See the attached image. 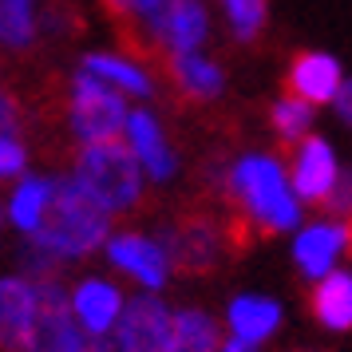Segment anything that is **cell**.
Instances as JSON below:
<instances>
[{"label":"cell","mask_w":352,"mask_h":352,"mask_svg":"<svg viewBox=\"0 0 352 352\" xmlns=\"http://www.w3.org/2000/svg\"><path fill=\"white\" fill-rule=\"evenodd\" d=\"M324 206L333 210L340 222H349L352 218V170H340V175H336V186H333V194H329Z\"/></svg>","instance_id":"484cf974"},{"label":"cell","mask_w":352,"mask_h":352,"mask_svg":"<svg viewBox=\"0 0 352 352\" xmlns=\"http://www.w3.org/2000/svg\"><path fill=\"white\" fill-rule=\"evenodd\" d=\"M72 305H76V320L87 333H99V336H107V329H115V320L123 313V297L107 281H83L76 289Z\"/></svg>","instance_id":"e0dca14e"},{"label":"cell","mask_w":352,"mask_h":352,"mask_svg":"<svg viewBox=\"0 0 352 352\" xmlns=\"http://www.w3.org/2000/svg\"><path fill=\"white\" fill-rule=\"evenodd\" d=\"M48 194H52V178H24L16 190H12V202H8V218L32 234L40 218H44V206H48Z\"/></svg>","instance_id":"7402d4cb"},{"label":"cell","mask_w":352,"mask_h":352,"mask_svg":"<svg viewBox=\"0 0 352 352\" xmlns=\"http://www.w3.org/2000/svg\"><path fill=\"white\" fill-rule=\"evenodd\" d=\"M309 309H313V317L324 329L349 333L352 329V273H324V277H317Z\"/></svg>","instance_id":"9a60e30c"},{"label":"cell","mask_w":352,"mask_h":352,"mask_svg":"<svg viewBox=\"0 0 352 352\" xmlns=\"http://www.w3.org/2000/svg\"><path fill=\"white\" fill-rule=\"evenodd\" d=\"M83 72H91L96 80L103 83H115V87H123V91H139V96H151V80H146V72H139L135 64L127 60H119V56H103V52H91V56H83Z\"/></svg>","instance_id":"44dd1931"},{"label":"cell","mask_w":352,"mask_h":352,"mask_svg":"<svg viewBox=\"0 0 352 352\" xmlns=\"http://www.w3.org/2000/svg\"><path fill=\"white\" fill-rule=\"evenodd\" d=\"M333 103H336V115H340V119H344V123L352 127V80L340 83V91H336Z\"/></svg>","instance_id":"83f0119b"},{"label":"cell","mask_w":352,"mask_h":352,"mask_svg":"<svg viewBox=\"0 0 352 352\" xmlns=\"http://www.w3.org/2000/svg\"><path fill=\"white\" fill-rule=\"evenodd\" d=\"M151 32H155L162 52H178V56L194 52L206 40V8H202V0H170L166 8L155 12Z\"/></svg>","instance_id":"30bf717a"},{"label":"cell","mask_w":352,"mask_h":352,"mask_svg":"<svg viewBox=\"0 0 352 352\" xmlns=\"http://www.w3.org/2000/svg\"><path fill=\"white\" fill-rule=\"evenodd\" d=\"M107 257H111L119 270H127L131 277H139L151 289H159L166 281V273H170V261L162 254V245L143 238V234H119V238H111Z\"/></svg>","instance_id":"4fadbf2b"},{"label":"cell","mask_w":352,"mask_h":352,"mask_svg":"<svg viewBox=\"0 0 352 352\" xmlns=\"http://www.w3.org/2000/svg\"><path fill=\"white\" fill-rule=\"evenodd\" d=\"M340 254H352V218L349 222H320L309 226L293 241V257L309 277H324L333 273V261Z\"/></svg>","instance_id":"8fae6325"},{"label":"cell","mask_w":352,"mask_h":352,"mask_svg":"<svg viewBox=\"0 0 352 352\" xmlns=\"http://www.w3.org/2000/svg\"><path fill=\"white\" fill-rule=\"evenodd\" d=\"M36 293H40V305H36L32 352H72L83 329L76 324V305L67 289L52 277V281H36Z\"/></svg>","instance_id":"52a82bcc"},{"label":"cell","mask_w":352,"mask_h":352,"mask_svg":"<svg viewBox=\"0 0 352 352\" xmlns=\"http://www.w3.org/2000/svg\"><path fill=\"white\" fill-rule=\"evenodd\" d=\"M162 0H131V12H143V16H151V12H159Z\"/></svg>","instance_id":"f1b7e54d"},{"label":"cell","mask_w":352,"mask_h":352,"mask_svg":"<svg viewBox=\"0 0 352 352\" xmlns=\"http://www.w3.org/2000/svg\"><path fill=\"white\" fill-rule=\"evenodd\" d=\"M336 175H340V166H336L329 143L317 139V135H305L301 151L293 159V190H297V198L309 202V206H324L336 186Z\"/></svg>","instance_id":"9c48e42d"},{"label":"cell","mask_w":352,"mask_h":352,"mask_svg":"<svg viewBox=\"0 0 352 352\" xmlns=\"http://www.w3.org/2000/svg\"><path fill=\"white\" fill-rule=\"evenodd\" d=\"M24 135V111L4 87H0V139H20Z\"/></svg>","instance_id":"d4e9b609"},{"label":"cell","mask_w":352,"mask_h":352,"mask_svg":"<svg viewBox=\"0 0 352 352\" xmlns=\"http://www.w3.org/2000/svg\"><path fill=\"white\" fill-rule=\"evenodd\" d=\"M131 111L123 107V99L115 96L103 80H96L91 72H80L72 80V103H67V123H72V135L87 143H107V139H119L123 127H127Z\"/></svg>","instance_id":"5b68a950"},{"label":"cell","mask_w":352,"mask_h":352,"mask_svg":"<svg viewBox=\"0 0 352 352\" xmlns=\"http://www.w3.org/2000/svg\"><path fill=\"white\" fill-rule=\"evenodd\" d=\"M36 293L24 277H0V352H32L36 340Z\"/></svg>","instance_id":"ba28073f"},{"label":"cell","mask_w":352,"mask_h":352,"mask_svg":"<svg viewBox=\"0 0 352 352\" xmlns=\"http://www.w3.org/2000/svg\"><path fill=\"white\" fill-rule=\"evenodd\" d=\"M222 194L234 218H245L257 234L289 230V226H297V214H301L277 159H261V155H245L234 162L222 182Z\"/></svg>","instance_id":"7a4b0ae2"},{"label":"cell","mask_w":352,"mask_h":352,"mask_svg":"<svg viewBox=\"0 0 352 352\" xmlns=\"http://www.w3.org/2000/svg\"><path fill=\"white\" fill-rule=\"evenodd\" d=\"M222 352H254V344H250V340H238V336H230Z\"/></svg>","instance_id":"f546056e"},{"label":"cell","mask_w":352,"mask_h":352,"mask_svg":"<svg viewBox=\"0 0 352 352\" xmlns=\"http://www.w3.org/2000/svg\"><path fill=\"white\" fill-rule=\"evenodd\" d=\"M111 234V210L83 186L80 178H52L44 218L28 238L56 257H83Z\"/></svg>","instance_id":"6da1fadb"},{"label":"cell","mask_w":352,"mask_h":352,"mask_svg":"<svg viewBox=\"0 0 352 352\" xmlns=\"http://www.w3.org/2000/svg\"><path fill=\"white\" fill-rule=\"evenodd\" d=\"M0 226H4V210H0Z\"/></svg>","instance_id":"1f68e13d"},{"label":"cell","mask_w":352,"mask_h":352,"mask_svg":"<svg viewBox=\"0 0 352 352\" xmlns=\"http://www.w3.org/2000/svg\"><path fill=\"white\" fill-rule=\"evenodd\" d=\"M107 4H111V8H115V12H119V16H123V12H127V8H131V0H107Z\"/></svg>","instance_id":"4dcf8cb0"},{"label":"cell","mask_w":352,"mask_h":352,"mask_svg":"<svg viewBox=\"0 0 352 352\" xmlns=\"http://www.w3.org/2000/svg\"><path fill=\"white\" fill-rule=\"evenodd\" d=\"M36 44V0H0V48L28 52Z\"/></svg>","instance_id":"d6986e66"},{"label":"cell","mask_w":352,"mask_h":352,"mask_svg":"<svg viewBox=\"0 0 352 352\" xmlns=\"http://www.w3.org/2000/svg\"><path fill=\"white\" fill-rule=\"evenodd\" d=\"M309 127H313V103H305V99H297V96H285V99L273 103V131H277L285 143L305 139Z\"/></svg>","instance_id":"603a6c76"},{"label":"cell","mask_w":352,"mask_h":352,"mask_svg":"<svg viewBox=\"0 0 352 352\" xmlns=\"http://www.w3.org/2000/svg\"><path fill=\"white\" fill-rule=\"evenodd\" d=\"M226 12L241 44H254L257 32L265 28V0H226Z\"/></svg>","instance_id":"cb8c5ba5"},{"label":"cell","mask_w":352,"mask_h":352,"mask_svg":"<svg viewBox=\"0 0 352 352\" xmlns=\"http://www.w3.org/2000/svg\"><path fill=\"white\" fill-rule=\"evenodd\" d=\"M281 324V305L270 301V297H234L230 301V329L238 340H250V344H261L265 336Z\"/></svg>","instance_id":"ac0fdd59"},{"label":"cell","mask_w":352,"mask_h":352,"mask_svg":"<svg viewBox=\"0 0 352 352\" xmlns=\"http://www.w3.org/2000/svg\"><path fill=\"white\" fill-rule=\"evenodd\" d=\"M119 352H175V317L159 297H135L115 320Z\"/></svg>","instance_id":"8992f818"},{"label":"cell","mask_w":352,"mask_h":352,"mask_svg":"<svg viewBox=\"0 0 352 352\" xmlns=\"http://www.w3.org/2000/svg\"><path fill=\"white\" fill-rule=\"evenodd\" d=\"M222 336L214 317L198 313V309H182L175 313V352H218Z\"/></svg>","instance_id":"ffe728a7"},{"label":"cell","mask_w":352,"mask_h":352,"mask_svg":"<svg viewBox=\"0 0 352 352\" xmlns=\"http://www.w3.org/2000/svg\"><path fill=\"white\" fill-rule=\"evenodd\" d=\"M127 135H131V146H135L139 162L146 166V175L159 178V182L175 175V155H170V146H166V139H162L155 115L151 111H131Z\"/></svg>","instance_id":"2e32d148"},{"label":"cell","mask_w":352,"mask_h":352,"mask_svg":"<svg viewBox=\"0 0 352 352\" xmlns=\"http://www.w3.org/2000/svg\"><path fill=\"white\" fill-rule=\"evenodd\" d=\"M72 352H119V344H115V340H107V336L87 333V329H83L80 340L72 344Z\"/></svg>","instance_id":"4316f807"},{"label":"cell","mask_w":352,"mask_h":352,"mask_svg":"<svg viewBox=\"0 0 352 352\" xmlns=\"http://www.w3.org/2000/svg\"><path fill=\"white\" fill-rule=\"evenodd\" d=\"M159 238L170 270L182 273V277H210L218 270L226 245H230L218 218L206 210H182L170 226H162Z\"/></svg>","instance_id":"277c9868"},{"label":"cell","mask_w":352,"mask_h":352,"mask_svg":"<svg viewBox=\"0 0 352 352\" xmlns=\"http://www.w3.org/2000/svg\"><path fill=\"white\" fill-rule=\"evenodd\" d=\"M289 96L305 99V103H313V107H324V103H333L336 91H340V64H336L333 56H320V52H305L297 56L293 64H289Z\"/></svg>","instance_id":"7c38bea8"},{"label":"cell","mask_w":352,"mask_h":352,"mask_svg":"<svg viewBox=\"0 0 352 352\" xmlns=\"http://www.w3.org/2000/svg\"><path fill=\"white\" fill-rule=\"evenodd\" d=\"M76 178L96 194L111 214H127L143 202V162L123 139L87 143L76 159Z\"/></svg>","instance_id":"3957f363"},{"label":"cell","mask_w":352,"mask_h":352,"mask_svg":"<svg viewBox=\"0 0 352 352\" xmlns=\"http://www.w3.org/2000/svg\"><path fill=\"white\" fill-rule=\"evenodd\" d=\"M166 72H170V83H175L190 103H210V99H218V91H222V83H226L222 67L202 60V56H194V52H186V56L170 52V56H166Z\"/></svg>","instance_id":"5bb4252c"}]
</instances>
